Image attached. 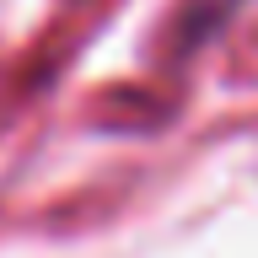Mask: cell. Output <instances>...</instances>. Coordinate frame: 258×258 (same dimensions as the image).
Returning <instances> with one entry per match:
<instances>
[{
	"label": "cell",
	"mask_w": 258,
	"mask_h": 258,
	"mask_svg": "<svg viewBox=\"0 0 258 258\" xmlns=\"http://www.w3.org/2000/svg\"><path fill=\"white\" fill-rule=\"evenodd\" d=\"M231 6H237V0H221V11H231Z\"/></svg>",
	"instance_id": "cell-1"
}]
</instances>
